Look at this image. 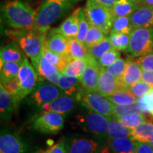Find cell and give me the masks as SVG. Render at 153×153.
<instances>
[{"instance_id":"30bf717a","label":"cell","mask_w":153,"mask_h":153,"mask_svg":"<svg viewBox=\"0 0 153 153\" xmlns=\"http://www.w3.org/2000/svg\"><path fill=\"white\" fill-rule=\"evenodd\" d=\"M83 129L98 135H107L109 118L96 111L88 112L82 120Z\"/></svg>"},{"instance_id":"681fc988","label":"cell","mask_w":153,"mask_h":153,"mask_svg":"<svg viewBox=\"0 0 153 153\" xmlns=\"http://www.w3.org/2000/svg\"><path fill=\"white\" fill-rule=\"evenodd\" d=\"M95 1H97L98 3L101 4V5L107 7V8L111 9L113 6L114 5L115 2L117 0H95Z\"/></svg>"},{"instance_id":"f6af8a7d","label":"cell","mask_w":153,"mask_h":153,"mask_svg":"<svg viewBox=\"0 0 153 153\" xmlns=\"http://www.w3.org/2000/svg\"><path fill=\"white\" fill-rule=\"evenodd\" d=\"M143 71H153V52L138 57L135 60Z\"/></svg>"},{"instance_id":"9a60e30c","label":"cell","mask_w":153,"mask_h":153,"mask_svg":"<svg viewBox=\"0 0 153 153\" xmlns=\"http://www.w3.org/2000/svg\"><path fill=\"white\" fill-rule=\"evenodd\" d=\"M26 146L16 134L1 131L0 135V153H24Z\"/></svg>"},{"instance_id":"4dcf8cb0","label":"cell","mask_w":153,"mask_h":153,"mask_svg":"<svg viewBox=\"0 0 153 153\" xmlns=\"http://www.w3.org/2000/svg\"><path fill=\"white\" fill-rule=\"evenodd\" d=\"M116 117V116H115ZM118 120L130 129H134L147 121L144 114L142 113H129L116 117Z\"/></svg>"},{"instance_id":"d590c367","label":"cell","mask_w":153,"mask_h":153,"mask_svg":"<svg viewBox=\"0 0 153 153\" xmlns=\"http://www.w3.org/2000/svg\"><path fill=\"white\" fill-rule=\"evenodd\" d=\"M111 48H113V47L109 38L106 37L100 43L88 48V51L89 57L98 62L101 57Z\"/></svg>"},{"instance_id":"1f68e13d","label":"cell","mask_w":153,"mask_h":153,"mask_svg":"<svg viewBox=\"0 0 153 153\" xmlns=\"http://www.w3.org/2000/svg\"><path fill=\"white\" fill-rule=\"evenodd\" d=\"M133 29L130 16H118L114 18L111 32L130 34Z\"/></svg>"},{"instance_id":"f907efd6","label":"cell","mask_w":153,"mask_h":153,"mask_svg":"<svg viewBox=\"0 0 153 153\" xmlns=\"http://www.w3.org/2000/svg\"><path fill=\"white\" fill-rule=\"evenodd\" d=\"M138 6L140 5H150L153 6V0H138L136 2Z\"/></svg>"},{"instance_id":"8d00e7d4","label":"cell","mask_w":153,"mask_h":153,"mask_svg":"<svg viewBox=\"0 0 153 153\" xmlns=\"http://www.w3.org/2000/svg\"><path fill=\"white\" fill-rule=\"evenodd\" d=\"M21 63L6 62L1 64V82L18 76Z\"/></svg>"},{"instance_id":"ffe728a7","label":"cell","mask_w":153,"mask_h":153,"mask_svg":"<svg viewBox=\"0 0 153 153\" xmlns=\"http://www.w3.org/2000/svg\"><path fill=\"white\" fill-rule=\"evenodd\" d=\"M16 42H12L1 48L0 60L1 64L6 62H15L22 64L25 59L22 51Z\"/></svg>"},{"instance_id":"484cf974","label":"cell","mask_w":153,"mask_h":153,"mask_svg":"<svg viewBox=\"0 0 153 153\" xmlns=\"http://www.w3.org/2000/svg\"><path fill=\"white\" fill-rule=\"evenodd\" d=\"M116 105H130L137 102V99L129 89H120L106 97Z\"/></svg>"},{"instance_id":"6da1fadb","label":"cell","mask_w":153,"mask_h":153,"mask_svg":"<svg viewBox=\"0 0 153 153\" xmlns=\"http://www.w3.org/2000/svg\"><path fill=\"white\" fill-rule=\"evenodd\" d=\"M80 0H44L38 9L33 29L47 34L53 23L65 15Z\"/></svg>"},{"instance_id":"9c48e42d","label":"cell","mask_w":153,"mask_h":153,"mask_svg":"<svg viewBox=\"0 0 153 153\" xmlns=\"http://www.w3.org/2000/svg\"><path fill=\"white\" fill-rule=\"evenodd\" d=\"M18 78L21 86V99L22 100L33 91L38 79L35 68L30 64L26 57H25L21 65Z\"/></svg>"},{"instance_id":"7a4b0ae2","label":"cell","mask_w":153,"mask_h":153,"mask_svg":"<svg viewBox=\"0 0 153 153\" xmlns=\"http://www.w3.org/2000/svg\"><path fill=\"white\" fill-rule=\"evenodd\" d=\"M3 13L11 28L32 30L35 27L37 13L22 0H5Z\"/></svg>"},{"instance_id":"3957f363","label":"cell","mask_w":153,"mask_h":153,"mask_svg":"<svg viewBox=\"0 0 153 153\" xmlns=\"http://www.w3.org/2000/svg\"><path fill=\"white\" fill-rule=\"evenodd\" d=\"M11 36L13 39L18 42L19 46L31 60L32 64L34 65L41 56L47 34L32 29L13 31L10 34Z\"/></svg>"},{"instance_id":"11a10c76","label":"cell","mask_w":153,"mask_h":153,"mask_svg":"<svg viewBox=\"0 0 153 153\" xmlns=\"http://www.w3.org/2000/svg\"><path fill=\"white\" fill-rule=\"evenodd\" d=\"M152 88H153V85H152Z\"/></svg>"},{"instance_id":"db71d44e","label":"cell","mask_w":153,"mask_h":153,"mask_svg":"<svg viewBox=\"0 0 153 153\" xmlns=\"http://www.w3.org/2000/svg\"><path fill=\"white\" fill-rule=\"evenodd\" d=\"M151 144H152V148H153V141L152 143H151Z\"/></svg>"},{"instance_id":"5b68a950","label":"cell","mask_w":153,"mask_h":153,"mask_svg":"<svg viewBox=\"0 0 153 153\" xmlns=\"http://www.w3.org/2000/svg\"><path fill=\"white\" fill-rule=\"evenodd\" d=\"M130 37L126 51L131 57H140L153 52V27L134 28Z\"/></svg>"},{"instance_id":"f1b7e54d","label":"cell","mask_w":153,"mask_h":153,"mask_svg":"<svg viewBox=\"0 0 153 153\" xmlns=\"http://www.w3.org/2000/svg\"><path fill=\"white\" fill-rule=\"evenodd\" d=\"M69 56L72 59L89 58V51L85 44L78 41L76 38H69Z\"/></svg>"},{"instance_id":"f35d334b","label":"cell","mask_w":153,"mask_h":153,"mask_svg":"<svg viewBox=\"0 0 153 153\" xmlns=\"http://www.w3.org/2000/svg\"><path fill=\"white\" fill-rule=\"evenodd\" d=\"M126 65H127V60L119 57L111 65L104 69L114 77L117 78L118 79H121L122 76L126 70Z\"/></svg>"},{"instance_id":"ba28073f","label":"cell","mask_w":153,"mask_h":153,"mask_svg":"<svg viewBox=\"0 0 153 153\" xmlns=\"http://www.w3.org/2000/svg\"><path fill=\"white\" fill-rule=\"evenodd\" d=\"M33 126L41 133L57 134L64 126V118L62 114L58 113L45 111L34 120Z\"/></svg>"},{"instance_id":"816d5d0a","label":"cell","mask_w":153,"mask_h":153,"mask_svg":"<svg viewBox=\"0 0 153 153\" xmlns=\"http://www.w3.org/2000/svg\"><path fill=\"white\" fill-rule=\"evenodd\" d=\"M99 153H115L108 146L104 147Z\"/></svg>"},{"instance_id":"f546056e","label":"cell","mask_w":153,"mask_h":153,"mask_svg":"<svg viewBox=\"0 0 153 153\" xmlns=\"http://www.w3.org/2000/svg\"><path fill=\"white\" fill-rule=\"evenodd\" d=\"M44 56L59 71L62 72L67 65L72 60L69 55H61L57 53H55L51 51L50 50L46 48L45 46L43 47V52H42Z\"/></svg>"},{"instance_id":"ab89813d","label":"cell","mask_w":153,"mask_h":153,"mask_svg":"<svg viewBox=\"0 0 153 153\" xmlns=\"http://www.w3.org/2000/svg\"><path fill=\"white\" fill-rule=\"evenodd\" d=\"M137 104L142 111L153 116V89L137 99Z\"/></svg>"},{"instance_id":"c3c4849f","label":"cell","mask_w":153,"mask_h":153,"mask_svg":"<svg viewBox=\"0 0 153 153\" xmlns=\"http://www.w3.org/2000/svg\"><path fill=\"white\" fill-rule=\"evenodd\" d=\"M142 80L149 85H153V71H143Z\"/></svg>"},{"instance_id":"603a6c76","label":"cell","mask_w":153,"mask_h":153,"mask_svg":"<svg viewBox=\"0 0 153 153\" xmlns=\"http://www.w3.org/2000/svg\"><path fill=\"white\" fill-rule=\"evenodd\" d=\"M16 106L14 99L7 92L4 86H0V111L2 120H8L10 119L11 114L15 107Z\"/></svg>"},{"instance_id":"52a82bcc","label":"cell","mask_w":153,"mask_h":153,"mask_svg":"<svg viewBox=\"0 0 153 153\" xmlns=\"http://www.w3.org/2000/svg\"><path fill=\"white\" fill-rule=\"evenodd\" d=\"M57 87L49 82L39 81L31 92L29 98L30 104L41 107L43 104L55 100L62 95V91Z\"/></svg>"},{"instance_id":"836d02e7","label":"cell","mask_w":153,"mask_h":153,"mask_svg":"<svg viewBox=\"0 0 153 153\" xmlns=\"http://www.w3.org/2000/svg\"><path fill=\"white\" fill-rule=\"evenodd\" d=\"M87 60L85 59H72L63 72H68L76 76L78 79H81L87 65Z\"/></svg>"},{"instance_id":"7c38bea8","label":"cell","mask_w":153,"mask_h":153,"mask_svg":"<svg viewBox=\"0 0 153 153\" xmlns=\"http://www.w3.org/2000/svg\"><path fill=\"white\" fill-rule=\"evenodd\" d=\"M33 67L37 72L39 81L48 80L51 83L57 86L62 72L59 71L56 67L53 65L43 54Z\"/></svg>"},{"instance_id":"60d3db41","label":"cell","mask_w":153,"mask_h":153,"mask_svg":"<svg viewBox=\"0 0 153 153\" xmlns=\"http://www.w3.org/2000/svg\"><path fill=\"white\" fill-rule=\"evenodd\" d=\"M89 26H90V24H89L87 17L85 16L84 9H81V10L79 11V30H78L77 35L76 36V38L78 41L82 42V43H85Z\"/></svg>"},{"instance_id":"83f0119b","label":"cell","mask_w":153,"mask_h":153,"mask_svg":"<svg viewBox=\"0 0 153 153\" xmlns=\"http://www.w3.org/2000/svg\"><path fill=\"white\" fill-rule=\"evenodd\" d=\"M137 7L138 5L131 0H117L111 10L114 18L118 16H129Z\"/></svg>"},{"instance_id":"bcb514c9","label":"cell","mask_w":153,"mask_h":153,"mask_svg":"<svg viewBox=\"0 0 153 153\" xmlns=\"http://www.w3.org/2000/svg\"><path fill=\"white\" fill-rule=\"evenodd\" d=\"M41 153H68V147L64 141H60L52 148Z\"/></svg>"},{"instance_id":"b9f144b4","label":"cell","mask_w":153,"mask_h":153,"mask_svg":"<svg viewBox=\"0 0 153 153\" xmlns=\"http://www.w3.org/2000/svg\"><path fill=\"white\" fill-rule=\"evenodd\" d=\"M120 55V54L119 51L113 48L108 51H107L106 53H104L98 60L99 66L101 68H105L106 67L109 66L118 58H119Z\"/></svg>"},{"instance_id":"8992f818","label":"cell","mask_w":153,"mask_h":153,"mask_svg":"<svg viewBox=\"0 0 153 153\" xmlns=\"http://www.w3.org/2000/svg\"><path fill=\"white\" fill-rule=\"evenodd\" d=\"M76 98L84 106L91 111L103 114L108 118L114 116V104L97 91H79Z\"/></svg>"},{"instance_id":"d6986e66","label":"cell","mask_w":153,"mask_h":153,"mask_svg":"<svg viewBox=\"0 0 153 153\" xmlns=\"http://www.w3.org/2000/svg\"><path fill=\"white\" fill-rule=\"evenodd\" d=\"M82 8L76 9L68 18L62 23L56 30L68 38H76L79 30V11Z\"/></svg>"},{"instance_id":"2e32d148","label":"cell","mask_w":153,"mask_h":153,"mask_svg":"<svg viewBox=\"0 0 153 153\" xmlns=\"http://www.w3.org/2000/svg\"><path fill=\"white\" fill-rule=\"evenodd\" d=\"M129 16L133 28L153 27V6H138Z\"/></svg>"},{"instance_id":"ac0fdd59","label":"cell","mask_w":153,"mask_h":153,"mask_svg":"<svg viewBox=\"0 0 153 153\" xmlns=\"http://www.w3.org/2000/svg\"><path fill=\"white\" fill-rule=\"evenodd\" d=\"M143 70L136 61L132 59L127 60V65L122 76L121 81L126 89H129L132 86L142 79Z\"/></svg>"},{"instance_id":"4316f807","label":"cell","mask_w":153,"mask_h":153,"mask_svg":"<svg viewBox=\"0 0 153 153\" xmlns=\"http://www.w3.org/2000/svg\"><path fill=\"white\" fill-rule=\"evenodd\" d=\"M78 80L79 79L76 76L68 72H62L57 84V87L62 91V92L65 93V94L70 96L77 91L78 84H79Z\"/></svg>"},{"instance_id":"8fae6325","label":"cell","mask_w":153,"mask_h":153,"mask_svg":"<svg viewBox=\"0 0 153 153\" xmlns=\"http://www.w3.org/2000/svg\"><path fill=\"white\" fill-rule=\"evenodd\" d=\"M87 65L82 74L79 82L86 91H97L101 68L97 61L89 57Z\"/></svg>"},{"instance_id":"4fadbf2b","label":"cell","mask_w":153,"mask_h":153,"mask_svg":"<svg viewBox=\"0 0 153 153\" xmlns=\"http://www.w3.org/2000/svg\"><path fill=\"white\" fill-rule=\"evenodd\" d=\"M44 46L52 52L61 55H69V38L56 30L47 34Z\"/></svg>"},{"instance_id":"d4e9b609","label":"cell","mask_w":153,"mask_h":153,"mask_svg":"<svg viewBox=\"0 0 153 153\" xmlns=\"http://www.w3.org/2000/svg\"><path fill=\"white\" fill-rule=\"evenodd\" d=\"M131 130L124 126L115 116L109 118L108 132V138H123L131 137Z\"/></svg>"},{"instance_id":"f5cc1de1","label":"cell","mask_w":153,"mask_h":153,"mask_svg":"<svg viewBox=\"0 0 153 153\" xmlns=\"http://www.w3.org/2000/svg\"><path fill=\"white\" fill-rule=\"evenodd\" d=\"M131 1H134V2H136L137 1H138V0H131Z\"/></svg>"},{"instance_id":"7bdbcfd3","label":"cell","mask_w":153,"mask_h":153,"mask_svg":"<svg viewBox=\"0 0 153 153\" xmlns=\"http://www.w3.org/2000/svg\"><path fill=\"white\" fill-rule=\"evenodd\" d=\"M129 113H142L137 102L130 105L114 104V114L116 117Z\"/></svg>"},{"instance_id":"5bb4252c","label":"cell","mask_w":153,"mask_h":153,"mask_svg":"<svg viewBox=\"0 0 153 153\" xmlns=\"http://www.w3.org/2000/svg\"><path fill=\"white\" fill-rule=\"evenodd\" d=\"M126 89V87L121 79L114 77L104 68H101L97 91L104 97H107L112 94L115 91Z\"/></svg>"},{"instance_id":"277c9868","label":"cell","mask_w":153,"mask_h":153,"mask_svg":"<svg viewBox=\"0 0 153 153\" xmlns=\"http://www.w3.org/2000/svg\"><path fill=\"white\" fill-rule=\"evenodd\" d=\"M84 11L89 24L100 28L105 34L111 33L114 20L111 9L95 0H87Z\"/></svg>"},{"instance_id":"7402d4cb","label":"cell","mask_w":153,"mask_h":153,"mask_svg":"<svg viewBox=\"0 0 153 153\" xmlns=\"http://www.w3.org/2000/svg\"><path fill=\"white\" fill-rule=\"evenodd\" d=\"M99 143L87 138L74 139L68 147V153H95Z\"/></svg>"},{"instance_id":"e575fe53","label":"cell","mask_w":153,"mask_h":153,"mask_svg":"<svg viewBox=\"0 0 153 153\" xmlns=\"http://www.w3.org/2000/svg\"><path fill=\"white\" fill-rule=\"evenodd\" d=\"M130 34L111 32L109 39L112 47L118 51H126L130 43Z\"/></svg>"},{"instance_id":"7dc6e473","label":"cell","mask_w":153,"mask_h":153,"mask_svg":"<svg viewBox=\"0 0 153 153\" xmlns=\"http://www.w3.org/2000/svg\"><path fill=\"white\" fill-rule=\"evenodd\" d=\"M136 153H153V148L151 143L136 141Z\"/></svg>"},{"instance_id":"d6a6232c","label":"cell","mask_w":153,"mask_h":153,"mask_svg":"<svg viewBox=\"0 0 153 153\" xmlns=\"http://www.w3.org/2000/svg\"><path fill=\"white\" fill-rule=\"evenodd\" d=\"M1 84L4 86L7 92L11 95L17 106L22 100L21 99V86L18 76L1 82Z\"/></svg>"},{"instance_id":"44dd1931","label":"cell","mask_w":153,"mask_h":153,"mask_svg":"<svg viewBox=\"0 0 153 153\" xmlns=\"http://www.w3.org/2000/svg\"><path fill=\"white\" fill-rule=\"evenodd\" d=\"M108 146L115 153H136V141L131 137L108 138Z\"/></svg>"},{"instance_id":"cb8c5ba5","label":"cell","mask_w":153,"mask_h":153,"mask_svg":"<svg viewBox=\"0 0 153 153\" xmlns=\"http://www.w3.org/2000/svg\"><path fill=\"white\" fill-rule=\"evenodd\" d=\"M131 130V138L137 142L152 143L153 141V123L145 121Z\"/></svg>"},{"instance_id":"ee69618b","label":"cell","mask_w":153,"mask_h":153,"mask_svg":"<svg viewBox=\"0 0 153 153\" xmlns=\"http://www.w3.org/2000/svg\"><path fill=\"white\" fill-rule=\"evenodd\" d=\"M153 88L152 86L149 85L144 81H139L137 82L136 84L132 86L130 88L129 90L137 98H140V97H143L148 94L151 89H152Z\"/></svg>"},{"instance_id":"e0dca14e","label":"cell","mask_w":153,"mask_h":153,"mask_svg":"<svg viewBox=\"0 0 153 153\" xmlns=\"http://www.w3.org/2000/svg\"><path fill=\"white\" fill-rule=\"evenodd\" d=\"M75 106V100L70 95H61L55 100L43 104L41 108L44 111L58 113L66 115L70 113Z\"/></svg>"},{"instance_id":"74e56055","label":"cell","mask_w":153,"mask_h":153,"mask_svg":"<svg viewBox=\"0 0 153 153\" xmlns=\"http://www.w3.org/2000/svg\"><path fill=\"white\" fill-rule=\"evenodd\" d=\"M105 35L106 34L100 28L90 25L84 43L85 44L87 48H89L92 47L93 45H97V44L100 43L101 41H103L106 38Z\"/></svg>"}]
</instances>
